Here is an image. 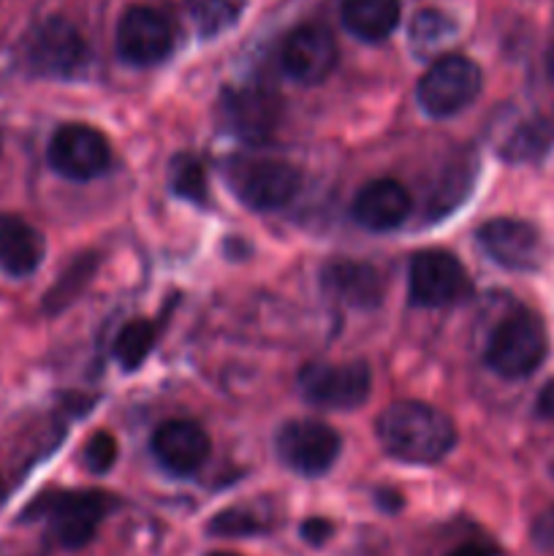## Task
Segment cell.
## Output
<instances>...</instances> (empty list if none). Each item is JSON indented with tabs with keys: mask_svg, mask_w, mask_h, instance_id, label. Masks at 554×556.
Instances as JSON below:
<instances>
[{
	"mask_svg": "<svg viewBox=\"0 0 554 556\" xmlns=\"http://www.w3.org/2000/svg\"><path fill=\"white\" fill-rule=\"evenodd\" d=\"M383 451L407 465H435L456 445L454 421L427 402H394L378 416Z\"/></svg>",
	"mask_w": 554,
	"mask_h": 556,
	"instance_id": "obj_1",
	"label": "cell"
},
{
	"mask_svg": "<svg viewBox=\"0 0 554 556\" xmlns=\"http://www.w3.org/2000/svg\"><path fill=\"white\" fill-rule=\"evenodd\" d=\"M549 351L546 326L532 309L516 307L494 326L487 342V364L505 380L536 372Z\"/></svg>",
	"mask_w": 554,
	"mask_h": 556,
	"instance_id": "obj_2",
	"label": "cell"
},
{
	"mask_svg": "<svg viewBox=\"0 0 554 556\" xmlns=\"http://www.w3.org/2000/svg\"><path fill=\"white\" fill-rule=\"evenodd\" d=\"M226 179L237 199L255 212L282 210L302 185L297 168L277 157H237L228 163Z\"/></svg>",
	"mask_w": 554,
	"mask_h": 556,
	"instance_id": "obj_3",
	"label": "cell"
},
{
	"mask_svg": "<svg viewBox=\"0 0 554 556\" xmlns=\"http://www.w3.org/2000/svg\"><path fill=\"white\" fill-rule=\"evenodd\" d=\"M483 85L481 68L465 54H440L418 79V106L429 117H451L470 106Z\"/></svg>",
	"mask_w": 554,
	"mask_h": 556,
	"instance_id": "obj_4",
	"label": "cell"
},
{
	"mask_svg": "<svg viewBox=\"0 0 554 556\" xmlns=\"http://www.w3.org/2000/svg\"><path fill=\"white\" fill-rule=\"evenodd\" d=\"M114 500L103 492H60L38 500L30 514H41L49 535L63 548H85L96 538L98 525L112 510Z\"/></svg>",
	"mask_w": 554,
	"mask_h": 556,
	"instance_id": "obj_5",
	"label": "cell"
},
{
	"mask_svg": "<svg viewBox=\"0 0 554 556\" xmlns=\"http://www.w3.org/2000/svg\"><path fill=\"white\" fill-rule=\"evenodd\" d=\"M299 391L324 410H356L369 400L373 372L364 362L310 364L299 372Z\"/></svg>",
	"mask_w": 554,
	"mask_h": 556,
	"instance_id": "obj_6",
	"label": "cell"
},
{
	"mask_svg": "<svg viewBox=\"0 0 554 556\" xmlns=\"http://www.w3.org/2000/svg\"><path fill=\"white\" fill-rule=\"evenodd\" d=\"M25 60L33 74L49 79H71L87 63V41L74 22L49 16L27 38Z\"/></svg>",
	"mask_w": 554,
	"mask_h": 556,
	"instance_id": "obj_7",
	"label": "cell"
},
{
	"mask_svg": "<svg viewBox=\"0 0 554 556\" xmlns=\"http://www.w3.org/2000/svg\"><path fill=\"white\" fill-rule=\"evenodd\" d=\"M411 299L418 307H451L470 296L473 282L462 261L445 250H421L411 261Z\"/></svg>",
	"mask_w": 554,
	"mask_h": 556,
	"instance_id": "obj_8",
	"label": "cell"
},
{
	"mask_svg": "<svg viewBox=\"0 0 554 556\" xmlns=\"http://www.w3.org/2000/svg\"><path fill=\"white\" fill-rule=\"evenodd\" d=\"M49 166L65 179L87 182L101 177L112 163V150L101 130L85 123H65L52 134L47 147Z\"/></svg>",
	"mask_w": 554,
	"mask_h": 556,
	"instance_id": "obj_9",
	"label": "cell"
},
{
	"mask_svg": "<svg viewBox=\"0 0 554 556\" xmlns=\"http://www.w3.org/2000/svg\"><path fill=\"white\" fill-rule=\"evenodd\" d=\"M172 20L152 5H130L119 16L117 25V54L130 65H158L172 54L174 49Z\"/></svg>",
	"mask_w": 554,
	"mask_h": 556,
	"instance_id": "obj_10",
	"label": "cell"
},
{
	"mask_svg": "<svg viewBox=\"0 0 554 556\" xmlns=\"http://www.w3.org/2000/svg\"><path fill=\"white\" fill-rule=\"evenodd\" d=\"M277 456L282 465L299 476H324L340 456V434L313 418L288 421L275 438Z\"/></svg>",
	"mask_w": 554,
	"mask_h": 556,
	"instance_id": "obj_11",
	"label": "cell"
},
{
	"mask_svg": "<svg viewBox=\"0 0 554 556\" xmlns=\"http://www.w3.org/2000/svg\"><path fill=\"white\" fill-rule=\"evenodd\" d=\"M221 119L237 139L261 144L280 123V98L264 85L231 87L221 98Z\"/></svg>",
	"mask_w": 554,
	"mask_h": 556,
	"instance_id": "obj_12",
	"label": "cell"
},
{
	"mask_svg": "<svg viewBox=\"0 0 554 556\" xmlns=\"http://www.w3.org/2000/svg\"><path fill=\"white\" fill-rule=\"evenodd\" d=\"M282 71L299 85H320L337 65V41L324 25H299L280 49Z\"/></svg>",
	"mask_w": 554,
	"mask_h": 556,
	"instance_id": "obj_13",
	"label": "cell"
},
{
	"mask_svg": "<svg viewBox=\"0 0 554 556\" xmlns=\"http://www.w3.org/2000/svg\"><path fill=\"white\" fill-rule=\"evenodd\" d=\"M478 244L494 264L514 271H527L538 266L541 237L536 228L516 217H494L478 228Z\"/></svg>",
	"mask_w": 554,
	"mask_h": 556,
	"instance_id": "obj_14",
	"label": "cell"
},
{
	"mask_svg": "<svg viewBox=\"0 0 554 556\" xmlns=\"http://www.w3.org/2000/svg\"><path fill=\"white\" fill-rule=\"evenodd\" d=\"M152 454L172 476H193L210 459V438L196 421H166L152 434Z\"/></svg>",
	"mask_w": 554,
	"mask_h": 556,
	"instance_id": "obj_15",
	"label": "cell"
},
{
	"mask_svg": "<svg viewBox=\"0 0 554 556\" xmlns=\"http://www.w3.org/2000/svg\"><path fill=\"white\" fill-rule=\"evenodd\" d=\"M320 288L326 296L353 309H375L383 302V277L362 261H329L320 269Z\"/></svg>",
	"mask_w": 554,
	"mask_h": 556,
	"instance_id": "obj_16",
	"label": "cell"
},
{
	"mask_svg": "<svg viewBox=\"0 0 554 556\" xmlns=\"http://www.w3.org/2000/svg\"><path fill=\"white\" fill-rule=\"evenodd\" d=\"M353 220L367 231H394L411 215V193L389 177L373 179L353 199Z\"/></svg>",
	"mask_w": 554,
	"mask_h": 556,
	"instance_id": "obj_17",
	"label": "cell"
},
{
	"mask_svg": "<svg viewBox=\"0 0 554 556\" xmlns=\"http://www.w3.org/2000/svg\"><path fill=\"white\" fill-rule=\"evenodd\" d=\"M43 237L38 228L16 215H0V271L9 277H30L43 261Z\"/></svg>",
	"mask_w": 554,
	"mask_h": 556,
	"instance_id": "obj_18",
	"label": "cell"
},
{
	"mask_svg": "<svg viewBox=\"0 0 554 556\" xmlns=\"http://www.w3.org/2000/svg\"><path fill=\"white\" fill-rule=\"evenodd\" d=\"M400 0H342L340 20L358 41H383L400 25Z\"/></svg>",
	"mask_w": 554,
	"mask_h": 556,
	"instance_id": "obj_19",
	"label": "cell"
},
{
	"mask_svg": "<svg viewBox=\"0 0 554 556\" xmlns=\"http://www.w3.org/2000/svg\"><path fill=\"white\" fill-rule=\"evenodd\" d=\"M158 342V326L147 318H136L119 329L114 340V358L123 369H139Z\"/></svg>",
	"mask_w": 554,
	"mask_h": 556,
	"instance_id": "obj_20",
	"label": "cell"
},
{
	"mask_svg": "<svg viewBox=\"0 0 554 556\" xmlns=\"http://www.w3.org/2000/svg\"><path fill=\"white\" fill-rule=\"evenodd\" d=\"M96 266H98L96 255L92 253L79 255V258H76L74 264H71L68 269L58 277V282L49 288L47 302H43L47 304V313H60V309L68 307V304L74 302L81 291H85V286L90 282V277L96 275Z\"/></svg>",
	"mask_w": 554,
	"mask_h": 556,
	"instance_id": "obj_21",
	"label": "cell"
},
{
	"mask_svg": "<svg viewBox=\"0 0 554 556\" xmlns=\"http://www.w3.org/2000/svg\"><path fill=\"white\" fill-rule=\"evenodd\" d=\"M168 185L172 193L179 199L190 201V204H206L210 190H206V174L199 157L193 155H174L168 163Z\"/></svg>",
	"mask_w": 554,
	"mask_h": 556,
	"instance_id": "obj_22",
	"label": "cell"
},
{
	"mask_svg": "<svg viewBox=\"0 0 554 556\" xmlns=\"http://www.w3.org/2000/svg\"><path fill=\"white\" fill-rule=\"evenodd\" d=\"M454 36V22L443 14V11H418L411 22V43L413 52L429 58V54L438 52L440 47L449 43V38Z\"/></svg>",
	"mask_w": 554,
	"mask_h": 556,
	"instance_id": "obj_23",
	"label": "cell"
},
{
	"mask_svg": "<svg viewBox=\"0 0 554 556\" xmlns=\"http://www.w3.org/2000/svg\"><path fill=\"white\" fill-rule=\"evenodd\" d=\"M201 36H217L242 16L248 0H185Z\"/></svg>",
	"mask_w": 554,
	"mask_h": 556,
	"instance_id": "obj_24",
	"label": "cell"
},
{
	"mask_svg": "<svg viewBox=\"0 0 554 556\" xmlns=\"http://www.w3.org/2000/svg\"><path fill=\"white\" fill-rule=\"evenodd\" d=\"M266 530H269V525L253 508H226L206 525V532L215 538H250Z\"/></svg>",
	"mask_w": 554,
	"mask_h": 556,
	"instance_id": "obj_25",
	"label": "cell"
},
{
	"mask_svg": "<svg viewBox=\"0 0 554 556\" xmlns=\"http://www.w3.org/2000/svg\"><path fill=\"white\" fill-rule=\"evenodd\" d=\"M117 440L109 432L92 434L85 445V467L90 472H96V476H103V472L112 470L114 462H117Z\"/></svg>",
	"mask_w": 554,
	"mask_h": 556,
	"instance_id": "obj_26",
	"label": "cell"
},
{
	"mask_svg": "<svg viewBox=\"0 0 554 556\" xmlns=\"http://www.w3.org/2000/svg\"><path fill=\"white\" fill-rule=\"evenodd\" d=\"M532 543L541 552H554V508H549L546 514L536 519V525H532Z\"/></svg>",
	"mask_w": 554,
	"mask_h": 556,
	"instance_id": "obj_27",
	"label": "cell"
},
{
	"mask_svg": "<svg viewBox=\"0 0 554 556\" xmlns=\"http://www.w3.org/2000/svg\"><path fill=\"white\" fill-rule=\"evenodd\" d=\"M331 532H335V525L326 519H307L302 525V538L310 546H324L331 538Z\"/></svg>",
	"mask_w": 554,
	"mask_h": 556,
	"instance_id": "obj_28",
	"label": "cell"
},
{
	"mask_svg": "<svg viewBox=\"0 0 554 556\" xmlns=\"http://www.w3.org/2000/svg\"><path fill=\"white\" fill-rule=\"evenodd\" d=\"M536 410L538 416L546 418V421H554V380H549V383L543 386L541 394H538Z\"/></svg>",
	"mask_w": 554,
	"mask_h": 556,
	"instance_id": "obj_29",
	"label": "cell"
},
{
	"mask_svg": "<svg viewBox=\"0 0 554 556\" xmlns=\"http://www.w3.org/2000/svg\"><path fill=\"white\" fill-rule=\"evenodd\" d=\"M449 556H500L498 548L492 546V543H462L459 548H454Z\"/></svg>",
	"mask_w": 554,
	"mask_h": 556,
	"instance_id": "obj_30",
	"label": "cell"
},
{
	"mask_svg": "<svg viewBox=\"0 0 554 556\" xmlns=\"http://www.w3.org/2000/svg\"><path fill=\"white\" fill-rule=\"evenodd\" d=\"M549 71H552V79H554V54H552V60H549Z\"/></svg>",
	"mask_w": 554,
	"mask_h": 556,
	"instance_id": "obj_31",
	"label": "cell"
},
{
	"mask_svg": "<svg viewBox=\"0 0 554 556\" xmlns=\"http://www.w3.org/2000/svg\"><path fill=\"white\" fill-rule=\"evenodd\" d=\"M210 556H239V554H228V552H217V554H210Z\"/></svg>",
	"mask_w": 554,
	"mask_h": 556,
	"instance_id": "obj_32",
	"label": "cell"
},
{
	"mask_svg": "<svg viewBox=\"0 0 554 556\" xmlns=\"http://www.w3.org/2000/svg\"><path fill=\"white\" fill-rule=\"evenodd\" d=\"M549 472H552V481H554V462H552V467H549Z\"/></svg>",
	"mask_w": 554,
	"mask_h": 556,
	"instance_id": "obj_33",
	"label": "cell"
},
{
	"mask_svg": "<svg viewBox=\"0 0 554 556\" xmlns=\"http://www.w3.org/2000/svg\"><path fill=\"white\" fill-rule=\"evenodd\" d=\"M0 497H3V486H0Z\"/></svg>",
	"mask_w": 554,
	"mask_h": 556,
	"instance_id": "obj_34",
	"label": "cell"
}]
</instances>
